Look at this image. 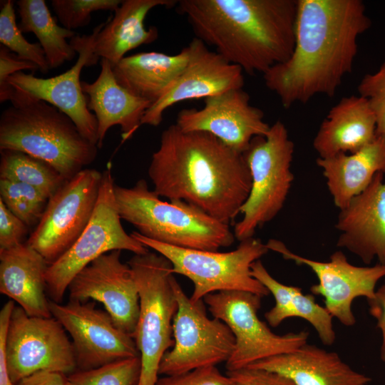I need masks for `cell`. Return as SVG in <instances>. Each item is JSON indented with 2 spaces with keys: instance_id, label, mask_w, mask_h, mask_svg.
I'll list each match as a JSON object with an SVG mask.
<instances>
[{
  "instance_id": "19",
  "label": "cell",
  "mask_w": 385,
  "mask_h": 385,
  "mask_svg": "<svg viewBox=\"0 0 385 385\" xmlns=\"http://www.w3.org/2000/svg\"><path fill=\"white\" fill-rule=\"evenodd\" d=\"M188 63L171 88L146 111L142 125L158 126L164 112L173 105L189 100L207 98L225 91L242 88V69L211 51L197 38L188 45Z\"/></svg>"
},
{
  "instance_id": "23",
  "label": "cell",
  "mask_w": 385,
  "mask_h": 385,
  "mask_svg": "<svg viewBox=\"0 0 385 385\" xmlns=\"http://www.w3.org/2000/svg\"><path fill=\"white\" fill-rule=\"evenodd\" d=\"M48 264L26 243L0 250V292L29 316L52 317L46 297Z\"/></svg>"
},
{
  "instance_id": "39",
  "label": "cell",
  "mask_w": 385,
  "mask_h": 385,
  "mask_svg": "<svg viewBox=\"0 0 385 385\" xmlns=\"http://www.w3.org/2000/svg\"><path fill=\"white\" fill-rule=\"evenodd\" d=\"M0 199L4 203L15 201H27L46 205L48 199L38 189L29 185L0 179Z\"/></svg>"
},
{
  "instance_id": "34",
  "label": "cell",
  "mask_w": 385,
  "mask_h": 385,
  "mask_svg": "<svg viewBox=\"0 0 385 385\" xmlns=\"http://www.w3.org/2000/svg\"><path fill=\"white\" fill-rule=\"evenodd\" d=\"M357 91L367 101L375 115L376 135L385 138V61L376 72L362 78Z\"/></svg>"
},
{
  "instance_id": "24",
  "label": "cell",
  "mask_w": 385,
  "mask_h": 385,
  "mask_svg": "<svg viewBox=\"0 0 385 385\" xmlns=\"http://www.w3.org/2000/svg\"><path fill=\"white\" fill-rule=\"evenodd\" d=\"M375 115L361 96L342 98L328 112L313 140L320 158L354 153L376 137Z\"/></svg>"
},
{
  "instance_id": "3",
  "label": "cell",
  "mask_w": 385,
  "mask_h": 385,
  "mask_svg": "<svg viewBox=\"0 0 385 385\" xmlns=\"http://www.w3.org/2000/svg\"><path fill=\"white\" fill-rule=\"evenodd\" d=\"M196 38L248 74L285 62L295 44L297 0H180Z\"/></svg>"
},
{
  "instance_id": "29",
  "label": "cell",
  "mask_w": 385,
  "mask_h": 385,
  "mask_svg": "<svg viewBox=\"0 0 385 385\" xmlns=\"http://www.w3.org/2000/svg\"><path fill=\"white\" fill-rule=\"evenodd\" d=\"M16 4L20 30L35 34L51 69L74 58L76 51L66 39L76 34L57 24L44 0H19Z\"/></svg>"
},
{
  "instance_id": "27",
  "label": "cell",
  "mask_w": 385,
  "mask_h": 385,
  "mask_svg": "<svg viewBox=\"0 0 385 385\" xmlns=\"http://www.w3.org/2000/svg\"><path fill=\"white\" fill-rule=\"evenodd\" d=\"M188 59L187 46L175 55L150 51L127 56L112 68L120 85L153 104L171 88Z\"/></svg>"
},
{
  "instance_id": "28",
  "label": "cell",
  "mask_w": 385,
  "mask_h": 385,
  "mask_svg": "<svg viewBox=\"0 0 385 385\" xmlns=\"http://www.w3.org/2000/svg\"><path fill=\"white\" fill-rule=\"evenodd\" d=\"M251 274L274 298V306L265 314L270 326L277 327L288 318L299 317L314 327L323 344L330 346L334 343L333 317L324 307L316 302L314 295L304 294L298 287L279 282L269 273L260 260L252 264Z\"/></svg>"
},
{
  "instance_id": "5",
  "label": "cell",
  "mask_w": 385,
  "mask_h": 385,
  "mask_svg": "<svg viewBox=\"0 0 385 385\" xmlns=\"http://www.w3.org/2000/svg\"><path fill=\"white\" fill-rule=\"evenodd\" d=\"M115 198L121 219L141 235L171 246L217 251L235 241L230 225L184 201H163L140 179L130 188L115 185Z\"/></svg>"
},
{
  "instance_id": "16",
  "label": "cell",
  "mask_w": 385,
  "mask_h": 385,
  "mask_svg": "<svg viewBox=\"0 0 385 385\" xmlns=\"http://www.w3.org/2000/svg\"><path fill=\"white\" fill-rule=\"evenodd\" d=\"M269 250L280 254L287 260L308 267L317 276L318 283L310 287L313 295L324 298V307L330 314L346 327L356 324L351 309L354 300L360 297L370 299L374 297L377 282L385 277V265L371 267L351 265L342 251L333 252L329 261L307 258L290 251L281 241L270 240Z\"/></svg>"
},
{
  "instance_id": "7",
  "label": "cell",
  "mask_w": 385,
  "mask_h": 385,
  "mask_svg": "<svg viewBox=\"0 0 385 385\" xmlns=\"http://www.w3.org/2000/svg\"><path fill=\"white\" fill-rule=\"evenodd\" d=\"M148 249L165 257L173 274L188 278L194 284L190 299L202 300L207 294L222 291H244L268 296L270 292L251 274V265L269 249L260 239L240 242L234 250L225 252L177 247L150 240L137 231L130 234Z\"/></svg>"
},
{
  "instance_id": "17",
  "label": "cell",
  "mask_w": 385,
  "mask_h": 385,
  "mask_svg": "<svg viewBox=\"0 0 385 385\" xmlns=\"http://www.w3.org/2000/svg\"><path fill=\"white\" fill-rule=\"evenodd\" d=\"M121 250L105 253L82 269L68 285L70 300L101 302L115 324L133 337L139 315V294Z\"/></svg>"
},
{
  "instance_id": "33",
  "label": "cell",
  "mask_w": 385,
  "mask_h": 385,
  "mask_svg": "<svg viewBox=\"0 0 385 385\" xmlns=\"http://www.w3.org/2000/svg\"><path fill=\"white\" fill-rule=\"evenodd\" d=\"M121 3L122 0H52L51 6L62 26L73 31L88 25L93 12H114Z\"/></svg>"
},
{
  "instance_id": "11",
  "label": "cell",
  "mask_w": 385,
  "mask_h": 385,
  "mask_svg": "<svg viewBox=\"0 0 385 385\" xmlns=\"http://www.w3.org/2000/svg\"><path fill=\"white\" fill-rule=\"evenodd\" d=\"M172 284L178 305L173 322L174 344L161 359L159 375L178 374L226 363L235 342L230 328L217 318H209L203 299L193 302L174 277Z\"/></svg>"
},
{
  "instance_id": "38",
  "label": "cell",
  "mask_w": 385,
  "mask_h": 385,
  "mask_svg": "<svg viewBox=\"0 0 385 385\" xmlns=\"http://www.w3.org/2000/svg\"><path fill=\"white\" fill-rule=\"evenodd\" d=\"M236 385H295L279 374L265 369L246 367L227 371Z\"/></svg>"
},
{
  "instance_id": "32",
  "label": "cell",
  "mask_w": 385,
  "mask_h": 385,
  "mask_svg": "<svg viewBox=\"0 0 385 385\" xmlns=\"http://www.w3.org/2000/svg\"><path fill=\"white\" fill-rule=\"evenodd\" d=\"M0 42L20 58L35 63L42 73L46 74L51 69L41 44L30 43L23 36L16 24L11 0L4 1L1 7Z\"/></svg>"
},
{
  "instance_id": "26",
  "label": "cell",
  "mask_w": 385,
  "mask_h": 385,
  "mask_svg": "<svg viewBox=\"0 0 385 385\" xmlns=\"http://www.w3.org/2000/svg\"><path fill=\"white\" fill-rule=\"evenodd\" d=\"M316 163L334 205L342 210L368 187L376 173L385 174V138L376 135L356 153L317 158Z\"/></svg>"
},
{
  "instance_id": "18",
  "label": "cell",
  "mask_w": 385,
  "mask_h": 385,
  "mask_svg": "<svg viewBox=\"0 0 385 385\" xmlns=\"http://www.w3.org/2000/svg\"><path fill=\"white\" fill-rule=\"evenodd\" d=\"M204 102L201 109L180 111L176 125L183 131L210 133L241 153L255 137L265 136L270 128L263 111L251 105L250 95L242 88L207 98Z\"/></svg>"
},
{
  "instance_id": "4",
  "label": "cell",
  "mask_w": 385,
  "mask_h": 385,
  "mask_svg": "<svg viewBox=\"0 0 385 385\" xmlns=\"http://www.w3.org/2000/svg\"><path fill=\"white\" fill-rule=\"evenodd\" d=\"M11 102L0 117V150L21 151L42 160L66 180L95 160L98 146L57 108L15 93Z\"/></svg>"
},
{
  "instance_id": "14",
  "label": "cell",
  "mask_w": 385,
  "mask_h": 385,
  "mask_svg": "<svg viewBox=\"0 0 385 385\" xmlns=\"http://www.w3.org/2000/svg\"><path fill=\"white\" fill-rule=\"evenodd\" d=\"M105 23L95 27L92 34H76L69 43L78 54L75 64L66 72L51 78H39L23 71L8 78L14 93L23 98L43 101L57 108L74 123L81 134L98 145V122L88 108L87 98L83 92L80 76L83 67L96 65L95 40Z\"/></svg>"
},
{
  "instance_id": "12",
  "label": "cell",
  "mask_w": 385,
  "mask_h": 385,
  "mask_svg": "<svg viewBox=\"0 0 385 385\" xmlns=\"http://www.w3.org/2000/svg\"><path fill=\"white\" fill-rule=\"evenodd\" d=\"M102 173L84 168L48 199L37 226L26 242L49 265L81 235L93 213Z\"/></svg>"
},
{
  "instance_id": "20",
  "label": "cell",
  "mask_w": 385,
  "mask_h": 385,
  "mask_svg": "<svg viewBox=\"0 0 385 385\" xmlns=\"http://www.w3.org/2000/svg\"><path fill=\"white\" fill-rule=\"evenodd\" d=\"M376 173L368 187L340 210L335 227L338 247L369 265L376 257L385 265V180Z\"/></svg>"
},
{
  "instance_id": "35",
  "label": "cell",
  "mask_w": 385,
  "mask_h": 385,
  "mask_svg": "<svg viewBox=\"0 0 385 385\" xmlns=\"http://www.w3.org/2000/svg\"><path fill=\"white\" fill-rule=\"evenodd\" d=\"M155 385H236L226 374L215 366L196 369L182 374L163 376Z\"/></svg>"
},
{
  "instance_id": "9",
  "label": "cell",
  "mask_w": 385,
  "mask_h": 385,
  "mask_svg": "<svg viewBox=\"0 0 385 385\" xmlns=\"http://www.w3.org/2000/svg\"><path fill=\"white\" fill-rule=\"evenodd\" d=\"M114 188L112 164L108 163L102 172L98 200L89 222L74 244L48 267L46 290L51 300L61 303L73 278L105 253L127 250L143 255L149 252L147 247L123 229Z\"/></svg>"
},
{
  "instance_id": "41",
  "label": "cell",
  "mask_w": 385,
  "mask_h": 385,
  "mask_svg": "<svg viewBox=\"0 0 385 385\" xmlns=\"http://www.w3.org/2000/svg\"><path fill=\"white\" fill-rule=\"evenodd\" d=\"M367 302L369 314L376 320V327L381 332L380 358L385 363V281Z\"/></svg>"
},
{
  "instance_id": "36",
  "label": "cell",
  "mask_w": 385,
  "mask_h": 385,
  "mask_svg": "<svg viewBox=\"0 0 385 385\" xmlns=\"http://www.w3.org/2000/svg\"><path fill=\"white\" fill-rule=\"evenodd\" d=\"M23 70H39L34 63L20 58L9 48L0 45V102L11 101L14 88L8 83V78Z\"/></svg>"
},
{
  "instance_id": "13",
  "label": "cell",
  "mask_w": 385,
  "mask_h": 385,
  "mask_svg": "<svg viewBox=\"0 0 385 385\" xmlns=\"http://www.w3.org/2000/svg\"><path fill=\"white\" fill-rule=\"evenodd\" d=\"M66 332L54 317H31L14 307L6 341L7 369L14 385L38 371L73 372L76 356Z\"/></svg>"
},
{
  "instance_id": "15",
  "label": "cell",
  "mask_w": 385,
  "mask_h": 385,
  "mask_svg": "<svg viewBox=\"0 0 385 385\" xmlns=\"http://www.w3.org/2000/svg\"><path fill=\"white\" fill-rule=\"evenodd\" d=\"M49 307L52 317L72 339L78 370L140 356L134 338L120 330L94 302L69 299L63 304L50 300Z\"/></svg>"
},
{
  "instance_id": "31",
  "label": "cell",
  "mask_w": 385,
  "mask_h": 385,
  "mask_svg": "<svg viewBox=\"0 0 385 385\" xmlns=\"http://www.w3.org/2000/svg\"><path fill=\"white\" fill-rule=\"evenodd\" d=\"M141 372L140 356L120 359L66 376V385H138Z\"/></svg>"
},
{
  "instance_id": "21",
  "label": "cell",
  "mask_w": 385,
  "mask_h": 385,
  "mask_svg": "<svg viewBox=\"0 0 385 385\" xmlns=\"http://www.w3.org/2000/svg\"><path fill=\"white\" fill-rule=\"evenodd\" d=\"M100 64L101 71L94 81H81L88 108L94 112L98 122V148L102 146L108 129L116 125L120 127L123 140L131 138L152 104L120 85L108 60L101 58Z\"/></svg>"
},
{
  "instance_id": "30",
  "label": "cell",
  "mask_w": 385,
  "mask_h": 385,
  "mask_svg": "<svg viewBox=\"0 0 385 385\" xmlns=\"http://www.w3.org/2000/svg\"><path fill=\"white\" fill-rule=\"evenodd\" d=\"M0 179L23 183L49 199L66 181L52 165L21 151L1 150Z\"/></svg>"
},
{
  "instance_id": "1",
  "label": "cell",
  "mask_w": 385,
  "mask_h": 385,
  "mask_svg": "<svg viewBox=\"0 0 385 385\" xmlns=\"http://www.w3.org/2000/svg\"><path fill=\"white\" fill-rule=\"evenodd\" d=\"M371 25L361 0H297L294 51L263 74L266 86L285 108L318 94L333 96Z\"/></svg>"
},
{
  "instance_id": "40",
  "label": "cell",
  "mask_w": 385,
  "mask_h": 385,
  "mask_svg": "<svg viewBox=\"0 0 385 385\" xmlns=\"http://www.w3.org/2000/svg\"><path fill=\"white\" fill-rule=\"evenodd\" d=\"M14 307V302L9 300L0 311V385H14L8 373L6 356V334Z\"/></svg>"
},
{
  "instance_id": "8",
  "label": "cell",
  "mask_w": 385,
  "mask_h": 385,
  "mask_svg": "<svg viewBox=\"0 0 385 385\" xmlns=\"http://www.w3.org/2000/svg\"><path fill=\"white\" fill-rule=\"evenodd\" d=\"M294 148L285 125L277 120L265 136L255 137L243 153L252 184L240 209L242 217L234 227L238 241L253 237L257 228L282 209L294 180L291 170Z\"/></svg>"
},
{
  "instance_id": "25",
  "label": "cell",
  "mask_w": 385,
  "mask_h": 385,
  "mask_svg": "<svg viewBox=\"0 0 385 385\" xmlns=\"http://www.w3.org/2000/svg\"><path fill=\"white\" fill-rule=\"evenodd\" d=\"M174 0H123L111 19L105 23L95 40L94 56L108 60L114 66L125 54L158 38L155 26L146 29L144 20L148 12L157 6L171 8Z\"/></svg>"
},
{
  "instance_id": "2",
  "label": "cell",
  "mask_w": 385,
  "mask_h": 385,
  "mask_svg": "<svg viewBox=\"0 0 385 385\" xmlns=\"http://www.w3.org/2000/svg\"><path fill=\"white\" fill-rule=\"evenodd\" d=\"M148 176L160 197L184 201L228 225L240 213L252 184L243 153L210 133L183 131L176 124L162 132Z\"/></svg>"
},
{
  "instance_id": "6",
  "label": "cell",
  "mask_w": 385,
  "mask_h": 385,
  "mask_svg": "<svg viewBox=\"0 0 385 385\" xmlns=\"http://www.w3.org/2000/svg\"><path fill=\"white\" fill-rule=\"evenodd\" d=\"M139 294V315L133 336L141 361L138 385H155L165 353L174 344L173 322L178 305L170 262L158 253L135 255L128 262Z\"/></svg>"
},
{
  "instance_id": "42",
  "label": "cell",
  "mask_w": 385,
  "mask_h": 385,
  "mask_svg": "<svg viewBox=\"0 0 385 385\" xmlns=\"http://www.w3.org/2000/svg\"><path fill=\"white\" fill-rule=\"evenodd\" d=\"M15 385H66V375L59 372L42 371L21 379Z\"/></svg>"
},
{
  "instance_id": "37",
  "label": "cell",
  "mask_w": 385,
  "mask_h": 385,
  "mask_svg": "<svg viewBox=\"0 0 385 385\" xmlns=\"http://www.w3.org/2000/svg\"><path fill=\"white\" fill-rule=\"evenodd\" d=\"M29 230V227L15 216L0 199V250L21 244Z\"/></svg>"
},
{
  "instance_id": "22",
  "label": "cell",
  "mask_w": 385,
  "mask_h": 385,
  "mask_svg": "<svg viewBox=\"0 0 385 385\" xmlns=\"http://www.w3.org/2000/svg\"><path fill=\"white\" fill-rule=\"evenodd\" d=\"M250 368L275 372L295 385H367L368 376L354 370L335 351L306 343L297 349L260 360Z\"/></svg>"
},
{
  "instance_id": "10",
  "label": "cell",
  "mask_w": 385,
  "mask_h": 385,
  "mask_svg": "<svg viewBox=\"0 0 385 385\" xmlns=\"http://www.w3.org/2000/svg\"><path fill=\"white\" fill-rule=\"evenodd\" d=\"M262 298L244 291H222L203 298L212 316L225 323L235 337L234 350L225 363L227 371L292 352L307 343L305 330L282 335L272 332L257 315Z\"/></svg>"
}]
</instances>
